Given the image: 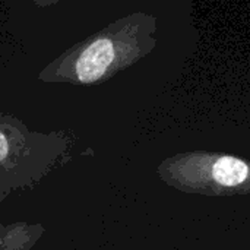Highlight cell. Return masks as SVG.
I'll use <instances>...</instances> for the list:
<instances>
[{
    "mask_svg": "<svg viewBox=\"0 0 250 250\" xmlns=\"http://www.w3.org/2000/svg\"><path fill=\"white\" fill-rule=\"evenodd\" d=\"M72 149L63 130H31L18 117L0 113V202L10 193L34 189L64 164Z\"/></svg>",
    "mask_w": 250,
    "mask_h": 250,
    "instance_id": "obj_1",
    "label": "cell"
},
{
    "mask_svg": "<svg viewBox=\"0 0 250 250\" xmlns=\"http://www.w3.org/2000/svg\"><path fill=\"white\" fill-rule=\"evenodd\" d=\"M126 35L123 26L98 32L59 54L41 69L38 79L45 83H100L132 56V44Z\"/></svg>",
    "mask_w": 250,
    "mask_h": 250,
    "instance_id": "obj_2",
    "label": "cell"
},
{
    "mask_svg": "<svg viewBox=\"0 0 250 250\" xmlns=\"http://www.w3.org/2000/svg\"><path fill=\"white\" fill-rule=\"evenodd\" d=\"M42 234L41 224L13 223L3 226L0 223V250H31Z\"/></svg>",
    "mask_w": 250,
    "mask_h": 250,
    "instance_id": "obj_3",
    "label": "cell"
},
{
    "mask_svg": "<svg viewBox=\"0 0 250 250\" xmlns=\"http://www.w3.org/2000/svg\"><path fill=\"white\" fill-rule=\"evenodd\" d=\"M214 179L223 186H239L249 177V167L245 161L233 157H221L214 164Z\"/></svg>",
    "mask_w": 250,
    "mask_h": 250,
    "instance_id": "obj_4",
    "label": "cell"
}]
</instances>
